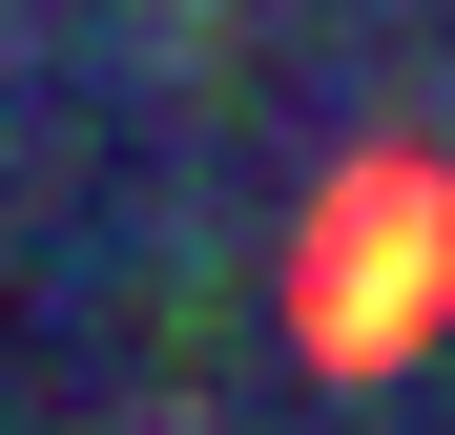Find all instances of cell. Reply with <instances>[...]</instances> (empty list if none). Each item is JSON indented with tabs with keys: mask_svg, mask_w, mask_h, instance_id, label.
<instances>
[{
	"mask_svg": "<svg viewBox=\"0 0 455 435\" xmlns=\"http://www.w3.org/2000/svg\"><path fill=\"white\" fill-rule=\"evenodd\" d=\"M394 290H455V187L372 166V187H352V229L311 249V290H290V311H311V352H372V332H394Z\"/></svg>",
	"mask_w": 455,
	"mask_h": 435,
	"instance_id": "cell-1",
	"label": "cell"
}]
</instances>
